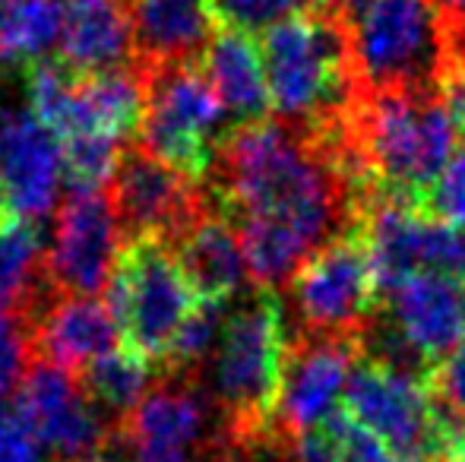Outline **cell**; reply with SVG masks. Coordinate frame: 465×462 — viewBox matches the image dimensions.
<instances>
[{
	"label": "cell",
	"instance_id": "cell-1",
	"mask_svg": "<svg viewBox=\"0 0 465 462\" xmlns=\"http://www.w3.org/2000/svg\"><path fill=\"white\" fill-rule=\"evenodd\" d=\"M209 178L257 289L292 282L311 253L355 229L358 197L332 152L282 121L232 130Z\"/></svg>",
	"mask_w": 465,
	"mask_h": 462
},
{
	"label": "cell",
	"instance_id": "cell-2",
	"mask_svg": "<svg viewBox=\"0 0 465 462\" xmlns=\"http://www.w3.org/2000/svg\"><path fill=\"white\" fill-rule=\"evenodd\" d=\"M263 70L270 105L282 123L311 140H330L358 102L349 25L330 13H301L263 32Z\"/></svg>",
	"mask_w": 465,
	"mask_h": 462
},
{
	"label": "cell",
	"instance_id": "cell-3",
	"mask_svg": "<svg viewBox=\"0 0 465 462\" xmlns=\"http://www.w3.org/2000/svg\"><path fill=\"white\" fill-rule=\"evenodd\" d=\"M282 364V304L270 289H257L232 314H225L219 342L213 349L209 396L222 415L225 444L247 453L279 437L276 399Z\"/></svg>",
	"mask_w": 465,
	"mask_h": 462
},
{
	"label": "cell",
	"instance_id": "cell-4",
	"mask_svg": "<svg viewBox=\"0 0 465 462\" xmlns=\"http://www.w3.org/2000/svg\"><path fill=\"white\" fill-rule=\"evenodd\" d=\"M345 136L361 155L373 187L421 200L453 159L460 127L437 93L358 95Z\"/></svg>",
	"mask_w": 465,
	"mask_h": 462
},
{
	"label": "cell",
	"instance_id": "cell-5",
	"mask_svg": "<svg viewBox=\"0 0 465 462\" xmlns=\"http://www.w3.org/2000/svg\"><path fill=\"white\" fill-rule=\"evenodd\" d=\"M358 95L434 93L450 67L437 0H368L349 19Z\"/></svg>",
	"mask_w": 465,
	"mask_h": 462
},
{
	"label": "cell",
	"instance_id": "cell-6",
	"mask_svg": "<svg viewBox=\"0 0 465 462\" xmlns=\"http://www.w3.org/2000/svg\"><path fill=\"white\" fill-rule=\"evenodd\" d=\"M104 301L127 339V349L159 368L178 329L200 304L172 247L159 238H130L121 247Z\"/></svg>",
	"mask_w": 465,
	"mask_h": 462
},
{
	"label": "cell",
	"instance_id": "cell-7",
	"mask_svg": "<svg viewBox=\"0 0 465 462\" xmlns=\"http://www.w3.org/2000/svg\"><path fill=\"white\" fill-rule=\"evenodd\" d=\"M146 108L140 123V146L165 165L193 181H206L225 133V108L200 64H165L140 70Z\"/></svg>",
	"mask_w": 465,
	"mask_h": 462
},
{
	"label": "cell",
	"instance_id": "cell-8",
	"mask_svg": "<svg viewBox=\"0 0 465 462\" xmlns=\"http://www.w3.org/2000/svg\"><path fill=\"white\" fill-rule=\"evenodd\" d=\"M342 408L377 434L396 462H434L447 450L440 406L428 377L383 368L358 355Z\"/></svg>",
	"mask_w": 465,
	"mask_h": 462
},
{
	"label": "cell",
	"instance_id": "cell-9",
	"mask_svg": "<svg viewBox=\"0 0 465 462\" xmlns=\"http://www.w3.org/2000/svg\"><path fill=\"white\" fill-rule=\"evenodd\" d=\"M307 333H358L380 308V285L361 231L349 229L304 260L288 282Z\"/></svg>",
	"mask_w": 465,
	"mask_h": 462
},
{
	"label": "cell",
	"instance_id": "cell-10",
	"mask_svg": "<svg viewBox=\"0 0 465 462\" xmlns=\"http://www.w3.org/2000/svg\"><path fill=\"white\" fill-rule=\"evenodd\" d=\"M108 197L127 241L159 238L168 247L209 210H215L213 193L203 191L200 181L159 162L143 146L124 149L108 184Z\"/></svg>",
	"mask_w": 465,
	"mask_h": 462
},
{
	"label": "cell",
	"instance_id": "cell-11",
	"mask_svg": "<svg viewBox=\"0 0 465 462\" xmlns=\"http://www.w3.org/2000/svg\"><path fill=\"white\" fill-rule=\"evenodd\" d=\"M124 231L104 191H70L57 210L54 238L45 253L48 289L64 298H95L108 289Z\"/></svg>",
	"mask_w": 465,
	"mask_h": 462
},
{
	"label": "cell",
	"instance_id": "cell-12",
	"mask_svg": "<svg viewBox=\"0 0 465 462\" xmlns=\"http://www.w3.org/2000/svg\"><path fill=\"white\" fill-rule=\"evenodd\" d=\"M361 346L358 333H301L285 346L276 399V434L294 437L320 428L342 402Z\"/></svg>",
	"mask_w": 465,
	"mask_h": 462
},
{
	"label": "cell",
	"instance_id": "cell-13",
	"mask_svg": "<svg viewBox=\"0 0 465 462\" xmlns=\"http://www.w3.org/2000/svg\"><path fill=\"white\" fill-rule=\"evenodd\" d=\"M16 412L32 428L45 453L61 462L98 457L111 437V428L95 412L86 389L74 374L48 361H32L16 387Z\"/></svg>",
	"mask_w": 465,
	"mask_h": 462
},
{
	"label": "cell",
	"instance_id": "cell-14",
	"mask_svg": "<svg viewBox=\"0 0 465 462\" xmlns=\"http://www.w3.org/2000/svg\"><path fill=\"white\" fill-rule=\"evenodd\" d=\"M64 149L29 108L0 112V197L6 212L38 222L57 203Z\"/></svg>",
	"mask_w": 465,
	"mask_h": 462
},
{
	"label": "cell",
	"instance_id": "cell-15",
	"mask_svg": "<svg viewBox=\"0 0 465 462\" xmlns=\"http://www.w3.org/2000/svg\"><path fill=\"white\" fill-rule=\"evenodd\" d=\"M383 317L430 370L465 346V282L443 272H415L383 295Z\"/></svg>",
	"mask_w": 465,
	"mask_h": 462
},
{
	"label": "cell",
	"instance_id": "cell-16",
	"mask_svg": "<svg viewBox=\"0 0 465 462\" xmlns=\"http://www.w3.org/2000/svg\"><path fill=\"white\" fill-rule=\"evenodd\" d=\"M215 418H222L209 389L193 383H165L149 389L146 399L117 425L140 459L184 457L213 434Z\"/></svg>",
	"mask_w": 465,
	"mask_h": 462
},
{
	"label": "cell",
	"instance_id": "cell-17",
	"mask_svg": "<svg viewBox=\"0 0 465 462\" xmlns=\"http://www.w3.org/2000/svg\"><path fill=\"white\" fill-rule=\"evenodd\" d=\"M32 355L67 374H83L98 358L121 349V327L108 301L98 298H64L38 308L29 323Z\"/></svg>",
	"mask_w": 465,
	"mask_h": 462
},
{
	"label": "cell",
	"instance_id": "cell-18",
	"mask_svg": "<svg viewBox=\"0 0 465 462\" xmlns=\"http://www.w3.org/2000/svg\"><path fill=\"white\" fill-rule=\"evenodd\" d=\"M134 23V67L200 64L219 32L203 0H127Z\"/></svg>",
	"mask_w": 465,
	"mask_h": 462
},
{
	"label": "cell",
	"instance_id": "cell-19",
	"mask_svg": "<svg viewBox=\"0 0 465 462\" xmlns=\"http://www.w3.org/2000/svg\"><path fill=\"white\" fill-rule=\"evenodd\" d=\"M134 61L127 0H64L61 64L74 76L124 70Z\"/></svg>",
	"mask_w": 465,
	"mask_h": 462
},
{
	"label": "cell",
	"instance_id": "cell-20",
	"mask_svg": "<svg viewBox=\"0 0 465 462\" xmlns=\"http://www.w3.org/2000/svg\"><path fill=\"white\" fill-rule=\"evenodd\" d=\"M190 291L203 304H228L247 276L244 251L234 225L219 210H209L172 244Z\"/></svg>",
	"mask_w": 465,
	"mask_h": 462
},
{
	"label": "cell",
	"instance_id": "cell-21",
	"mask_svg": "<svg viewBox=\"0 0 465 462\" xmlns=\"http://www.w3.org/2000/svg\"><path fill=\"white\" fill-rule=\"evenodd\" d=\"M203 74L213 83L232 130L260 123L270 114V89H266L263 54L253 35L234 29H219L203 51Z\"/></svg>",
	"mask_w": 465,
	"mask_h": 462
},
{
	"label": "cell",
	"instance_id": "cell-22",
	"mask_svg": "<svg viewBox=\"0 0 465 462\" xmlns=\"http://www.w3.org/2000/svg\"><path fill=\"white\" fill-rule=\"evenodd\" d=\"M143 108H146V86L140 70H108L95 76H76V133L111 136L127 143L140 133Z\"/></svg>",
	"mask_w": 465,
	"mask_h": 462
},
{
	"label": "cell",
	"instance_id": "cell-23",
	"mask_svg": "<svg viewBox=\"0 0 465 462\" xmlns=\"http://www.w3.org/2000/svg\"><path fill=\"white\" fill-rule=\"evenodd\" d=\"M48 289L45 241L35 222L10 216L0 222V310L32 323Z\"/></svg>",
	"mask_w": 465,
	"mask_h": 462
},
{
	"label": "cell",
	"instance_id": "cell-24",
	"mask_svg": "<svg viewBox=\"0 0 465 462\" xmlns=\"http://www.w3.org/2000/svg\"><path fill=\"white\" fill-rule=\"evenodd\" d=\"M64 0H4L0 4V67H32L61 44Z\"/></svg>",
	"mask_w": 465,
	"mask_h": 462
},
{
	"label": "cell",
	"instance_id": "cell-25",
	"mask_svg": "<svg viewBox=\"0 0 465 462\" xmlns=\"http://www.w3.org/2000/svg\"><path fill=\"white\" fill-rule=\"evenodd\" d=\"M153 361L136 355L134 349H114L89 364L80 374V387L93 399L95 408L111 412L124 421L153 389Z\"/></svg>",
	"mask_w": 465,
	"mask_h": 462
},
{
	"label": "cell",
	"instance_id": "cell-26",
	"mask_svg": "<svg viewBox=\"0 0 465 462\" xmlns=\"http://www.w3.org/2000/svg\"><path fill=\"white\" fill-rule=\"evenodd\" d=\"M25 93H29V112L57 133V140H67L76 127V76L61 61H38L29 67Z\"/></svg>",
	"mask_w": 465,
	"mask_h": 462
},
{
	"label": "cell",
	"instance_id": "cell-27",
	"mask_svg": "<svg viewBox=\"0 0 465 462\" xmlns=\"http://www.w3.org/2000/svg\"><path fill=\"white\" fill-rule=\"evenodd\" d=\"M64 149V178L70 191H102L111 184L121 162V143L98 133H76L61 140Z\"/></svg>",
	"mask_w": 465,
	"mask_h": 462
},
{
	"label": "cell",
	"instance_id": "cell-28",
	"mask_svg": "<svg viewBox=\"0 0 465 462\" xmlns=\"http://www.w3.org/2000/svg\"><path fill=\"white\" fill-rule=\"evenodd\" d=\"M225 308L228 304H196L193 314L184 320V327L178 329L172 349H168L162 370L168 377H187L190 370H196L209 358V351L215 349L222 333V323H225Z\"/></svg>",
	"mask_w": 465,
	"mask_h": 462
},
{
	"label": "cell",
	"instance_id": "cell-29",
	"mask_svg": "<svg viewBox=\"0 0 465 462\" xmlns=\"http://www.w3.org/2000/svg\"><path fill=\"white\" fill-rule=\"evenodd\" d=\"M219 29H234L244 35L270 32L279 23L313 10V0H206Z\"/></svg>",
	"mask_w": 465,
	"mask_h": 462
},
{
	"label": "cell",
	"instance_id": "cell-30",
	"mask_svg": "<svg viewBox=\"0 0 465 462\" xmlns=\"http://www.w3.org/2000/svg\"><path fill=\"white\" fill-rule=\"evenodd\" d=\"M421 212L434 222L465 229V146L453 152L437 181L428 187L421 200Z\"/></svg>",
	"mask_w": 465,
	"mask_h": 462
},
{
	"label": "cell",
	"instance_id": "cell-31",
	"mask_svg": "<svg viewBox=\"0 0 465 462\" xmlns=\"http://www.w3.org/2000/svg\"><path fill=\"white\" fill-rule=\"evenodd\" d=\"M320 428L336 440L345 462H396L383 440L373 431H368L358 418H351L345 408H336Z\"/></svg>",
	"mask_w": 465,
	"mask_h": 462
},
{
	"label": "cell",
	"instance_id": "cell-32",
	"mask_svg": "<svg viewBox=\"0 0 465 462\" xmlns=\"http://www.w3.org/2000/svg\"><path fill=\"white\" fill-rule=\"evenodd\" d=\"M32 329L29 320L0 310V380L16 383L25 377L32 364Z\"/></svg>",
	"mask_w": 465,
	"mask_h": 462
},
{
	"label": "cell",
	"instance_id": "cell-33",
	"mask_svg": "<svg viewBox=\"0 0 465 462\" xmlns=\"http://www.w3.org/2000/svg\"><path fill=\"white\" fill-rule=\"evenodd\" d=\"M430 389L440 406H447L465 421V346L430 370Z\"/></svg>",
	"mask_w": 465,
	"mask_h": 462
},
{
	"label": "cell",
	"instance_id": "cell-34",
	"mask_svg": "<svg viewBox=\"0 0 465 462\" xmlns=\"http://www.w3.org/2000/svg\"><path fill=\"white\" fill-rule=\"evenodd\" d=\"M0 462H45V447L16 408L0 418Z\"/></svg>",
	"mask_w": 465,
	"mask_h": 462
},
{
	"label": "cell",
	"instance_id": "cell-35",
	"mask_svg": "<svg viewBox=\"0 0 465 462\" xmlns=\"http://www.w3.org/2000/svg\"><path fill=\"white\" fill-rule=\"evenodd\" d=\"M364 4H368V0H313V10L330 13V16H339V19L349 23V19L355 16Z\"/></svg>",
	"mask_w": 465,
	"mask_h": 462
},
{
	"label": "cell",
	"instance_id": "cell-36",
	"mask_svg": "<svg viewBox=\"0 0 465 462\" xmlns=\"http://www.w3.org/2000/svg\"><path fill=\"white\" fill-rule=\"evenodd\" d=\"M437 6L447 10L450 25H465V0H437Z\"/></svg>",
	"mask_w": 465,
	"mask_h": 462
},
{
	"label": "cell",
	"instance_id": "cell-37",
	"mask_svg": "<svg viewBox=\"0 0 465 462\" xmlns=\"http://www.w3.org/2000/svg\"><path fill=\"white\" fill-rule=\"evenodd\" d=\"M140 462H190L184 457H165V459H140Z\"/></svg>",
	"mask_w": 465,
	"mask_h": 462
},
{
	"label": "cell",
	"instance_id": "cell-38",
	"mask_svg": "<svg viewBox=\"0 0 465 462\" xmlns=\"http://www.w3.org/2000/svg\"><path fill=\"white\" fill-rule=\"evenodd\" d=\"M80 462H114V459H108V457H102V453H98V457H89V459H80Z\"/></svg>",
	"mask_w": 465,
	"mask_h": 462
},
{
	"label": "cell",
	"instance_id": "cell-39",
	"mask_svg": "<svg viewBox=\"0 0 465 462\" xmlns=\"http://www.w3.org/2000/svg\"><path fill=\"white\" fill-rule=\"evenodd\" d=\"M434 462H460V459H453V457H440V459H434Z\"/></svg>",
	"mask_w": 465,
	"mask_h": 462
},
{
	"label": "cell",
	"instance_id": "cell-40",
	"mask_svg": "<svg viewBox=\"0 0 465 462\" xmlns=\"http://www.w3.org/2000/svg\"><path fill=\"white\" fill-rule=\"evenodd\" d=\"M0 4H4V0H0Z\"/></svg>",
	"mask_w": 465,
	"mask_h": 462
}]
</instances>
